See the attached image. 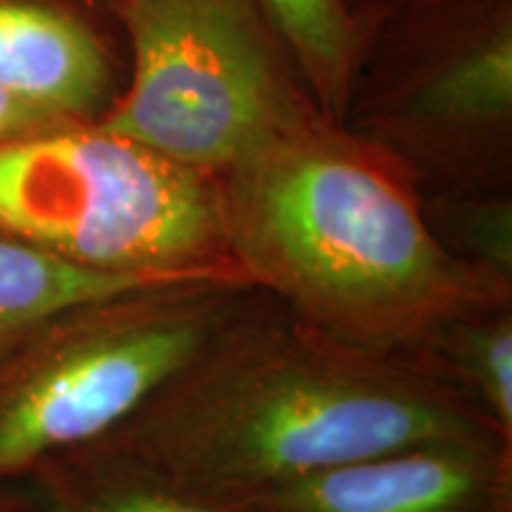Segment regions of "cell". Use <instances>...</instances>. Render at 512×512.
<instances>
[{"label": "cell", "instance_id": "9a60e30c", "mask_svg": "<svg viewBox=\"0 0 512 512\" xmlns=\"http://www.w3.org/2000/svg\"><path fill=\"white\" fill-rule=\"evenodd\" d=\"M107 3H112V5H114V3H117V0H107Z\"/></svg>", "mask_w": 512, "mask_h": 512}, {"label": "cell", "instance_id": "4fadbf2b", "mask_svg": "<svg viewBox=\"0 0 512 512\" xmlns=\"http://www.w3.org/2000/svg\"><path fill=\"white\" fill-rule=\"evenodd\" d=\"M467 235L479 254L498 271H510V207L503 202L484 204L467 223Z\"/></svg>", "mask_w": 512, "mask_h": 512}, {"label": "cell", "instance_id": "5bb4252c", "mask_svg": "<svg viewBox=\"0 0 512 512\" xmlns=\"http://www.w3.org/2000/svg\"><path fill=\"white\" fill-rule=\"evenodd\" d=\"M363 3H370V0H363ZM375 3H380V5H389V0H375Z\"/></svg>", "mask_w": 512, "mask_h": 512}, {"label": "cell", "instance_id": "6da1fadb", "mask_svg": "<svg viewBox=\"0 0 512 512\" xmlns=\"http://www.w3.org/2000/svg\"><path fill=\"white\" fill-rule=\"evenodd\" d=\"M484 437L441 389L304 339L211 344L138 418V465L238 508L275 486L422 444Z\"/></svg>", "mask_w": 512, "mask_h": 512}, {"label": "cell", "instance_id": "5b68a950", "mask_svg": "<svg viewBox=\"0 0 512 512\" xmlns=\"http://www.w3.org/2000/svg\"><path fill=\"white\" fill-rule=\"evenodd\" d=\"M204 309L155 311L69 344L0 401V475L143 411L219 337Z\"/></svg>", "mask_w": 512, "mask_h": 512}, {"label": "cell", "instance_id": "7c38bea8", "mask_svg": "<svg viewBox=\"0 0 512 512\" xmlns=\"http://www.w3.org/2000/svg\"><path fill=\"white\" fill-rule=\"evenodd\" d=\"M463 368L498 427H512V325L508 318L475 328L463 342Z\"/></svg>", "mask_w": 512, "mask_h": 512}, {"label": "cell", "instance_id": "7a4b0ae2", "mask_svg": "<svg viewBox=\"0 0 512 512\" xmlns=\"http://www.w3.org/2000/svg\"><path fill=\"white\" fill-rule=\"evenodd\" d=\"M219 181L249 271L347 342L408 339L482 299L406 185L316 117Z\"/></svg>", "mask_w": 512, "mask_h": 512}, {"label": "cell", "instance_id": "3957f363", "mask_svg": "<svg viewBox=\"0 0 512 512\" xmlns=\"http://www.w3.org/2000/svg\"><path fill=\"white\" fill-rule=\"evenodd\" d=\"M0 233L124 273H211L228 242L219 178L98 124L0 140Z\"/></svg>", "mask_w": 512, "mask_h": 512}, {"label": "cell", "instance_id": "30bf717a", "mask_svg": "<svg viewBox=\"0 0 512 512\" xmlns=\"http://www.w3.org/2000/svg\"><path fill=\"white\" fill-rule=\"evenodd\" d=\"M311 102L328 119L349 110L366 34L344 0H256Z\"/></svg>", "mask_w": 512, "mask_h": 512}, {"label": "cell", "instance_id": "ba28073f", "mask_svg": "<svg viewBox=\"0 0 512 512\" xmlns=\"http://www.w3.org/2000/svg\"><path fill=\"white\" fill-rule=\"evenodd\" d=\"M0 88L57 124L105 110L112 57L86 19L50 0H0Z\"/></svg>", "mask_w": 512, "mask_h": 512}, {"label": "cell", "instance_id": "8992f818", "mask_svg": "<svg viewBox=\"0 0 512 512\" xmlns=\"http://www.w3.org/2000/svg\"><path fill=\"white\" fill-rule=\"evenodd\" d=\"M427 12L430 22L418 24L427 41H418L420 60L389 124L418 140L503 131L512 114L510 0H430Z\"/></svg>", "mask_w": 512, "mask_h": 512}, {"label": "cell", "instance_id": "9c48e42d", "mask_svg": "<svg viewBox=\"0 0 512 512\" xmlns=\"http://www.w3.org/2000/svg\"><path fill=\"white\" fill-rule=\"evenodd\" d=\"M207 278L214 273L102 271L0 233V347L72 313Z\"/></svg>", "mask_w": 512, "mask_h": 512}, {"label": "cell", "instance_id": "8fae6325", "mask_svg": "<svg viewBox=\"0 0 512 512\" xmlns=\"http://www.w3.org/2000/svg\"><path fill=\"white\" fill-rule=\"evenodd\" d=\"M53 512H242L176 489L143 465L64 496Z\"/></svg>", "mask_w": 512, "mask_h": 512}, {"label": "cell", "instance_id": "277c9868", "mask_svg": "<svg viewBox=\"0 0 512 512\" xmlns=\"http://www.w3.org/2000/svg\"><path fill=\"white\" fill-rule=\"evenodd\" d=\"M126 93L98 121L171 162L226 176L313 117L256 0H117Z\"/></svg>", "mask_w": 512, "mask_h": 512}, {"label": "cell", "instance_id": "52a82bcc", "mask_svg": "<svg viewBox=\"0 0 512 512\" xmlns=\"http://www.w3.org/2000/svg\"><path fill=\"white\" fill-rule=\"evenodd\" d=\"M242 512H510L508 460L484 437L358 460L261 491Z\"/></svg>", "mask_w": 512, "mask_h": 512}]
</instances>
